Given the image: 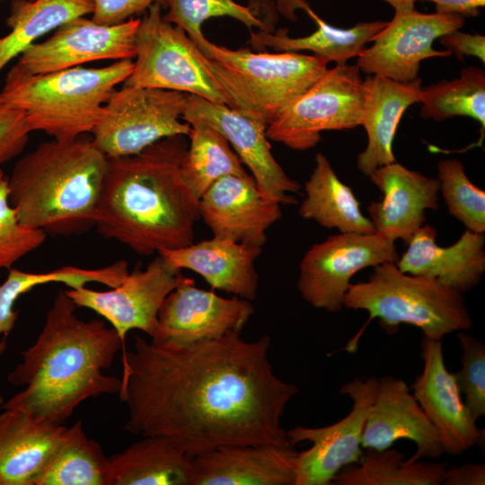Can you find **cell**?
I'll use <instances>...</instances> for the list:
<instances>
[{
	"instance_id": "cell-1",
	"label": "cell",
	"mask_w": 485,
	"mask_h": 485,
	"mask_svg": "<svg viewBox=\"0 0 485 485\" xmlns=\"http://www.w3.org/2000/svg\"><path fill=\"white\" fill-rule=\"evenodd\" d=\"M270 342L230 332L171 348L137 336L122 353L124 429L167 437L191 456L228 445L294 446L281 419L298 387L274 373Z\"/></svg>"
},
{
	"instance_id": "cell-2",
	"label": "cell",
	"mask_w": 485,
	"mask_h": 485,
	"mask_svg": "<svg viewBox=\"0 0 485 485\" xmlns=\"http://www.w3.org/2000/svg\"><path fill=\"white\" fill-rule=\"evenodd\" d=\"M77 306L60 290L46 315L36 341L22 352V360L8 382L23 387L3 409L26 412L35 419L64 426L89 398L116 393L121 380L103 374L126 347L116 330L102 320H81Z\"/></svg>"
},
{
	"instance_id": "cell-3",
	"label": "cell",
	"mask_w": 485,
	"mask_h": 485,
	"mask_svg": "<svg viewBox=\"0 0 485 485\" xmlns=\"http://www.w3.org/2000/svg\"><path fill=\"white\" fill-rule=\"evenodd\" d=\"M185 137L163 138L136 154L107 157L95 221L102 237L143 256L194 242L199 199L180 172Z\"/></svg>"
},
{
	"instance_id": "cell-4",
	"label": "cell",
	"mask_w": 485,
	"mask_h": 485,
	"mask_svg": "<svg viewBox=\"0 0 485 485\" xmlns=\"http://www.w3.org/2000/svg\"><path fill=\"white\" fill-rule=\"evenodd\" d=\"M107 161L87 134L42 142L15 163L9 201L28 227L81 234L95 226Z\"/></svg>"
},
{
	"instance_id": "cell-5",
	"label": "cell",
	"mask_w": 485,
	"mask_h": 485,
	"mask_svg": "<svg viewBox=\"0 0 485 485\" xmlns=\"http://www.w3.org/2000/svg\"><path fill=\"white\" fill-rule=\"evenodd\" d=\"M133 66V59H121L101 67L31 75L14 65L0 94L22 112L31 132L69 140L92 133L104 104L128 78Z\"/></svg>"
},
{
	"instance_id": "cell-6",
	"label": "cell",
	"mask_w": 485,
	"mask_h": 485,
	"mask_svg": "<svg viewBox=\"0 0 485 485\" xmlns=\"http://www.w3.org/2000/svg\"><path fill=\"white\" fill-rule=\"evenodd\" d=\"M196 44L234 108L267 127L328 69V62L314 55L230 49L206 37Z\"/></svg>"
},
{
	"instance_id": "cell-7",
	"label": "cell",
	"mask_w": 485,
	"mask_h": 485,
	"mask_svg": "<svg viewBox=\"0 0 485 485\" xmlns=\"http://www.w3.org/2000/svg\"><path fill=\"white\" fill-rule=\"evenodd\" d=\"M343 306L366 311L368 322L378 319L387 333L409 324L434 340L472 325L462 293L436 279L402 272L394 262L374 267L367 281L351 283Z\"/></svg>"
},
{
	"instance_id": "cell-8",
	"label": "cell",
	"mask_w": 485,
	"mask_h": 485,
	"mask_svg": "<svg viewBox=\"0 0 485 485\" xmlns=\"http://www.w3.org/2000/svg\"><path fill=\"white\" fill-rule=\"evenodd\" d=\"M163 14L162 4L155 3L139 18L133 70L124 84L181 92L234 108L209 69L207 57Z\"/></svg>"
},
{
	"instance_id": "cell-9",
	"label": "cell",
	"mask_w": 485,
	"mask_h": 485,
	"mask_svg": "<svg viewBox=\"0 0 485 485\" xmlns=\"http://www.w3.org/2000/svg\"><path fill=\"white\" fill-rule=\"evenodd\" d=\"M186 101L184 93L124 84L104 104L92 139L107 157H120L168 137H189L191 127L182 120Z\"/></svg>"
},
{
	"instance_id": "cell-10",
	"label": "cell",
	"mask_w": 485,
	"mask_h": 485,
	"mask_svg": "<svg viewBox=\"0 0 485 485\" xmlns=\"http://www.w3.org/2000/svg\"><path fill=\"white\" fill-rule=\"evenodd\" d=\"M363 101L359 68L336 64L276 116L266 128L267 137L293 150L311 149L322 131L361 126Z\"/></svg>"
},
{
	"instance_id": "cell-11",
	"label": "cell",
	"mask_w": 485,
	"mask_h": 485,
	"mask_svg": "<svg viewBox=\"0 0 485 485\" xmlns=\"http://www.w3.org/2000/svg\"><path fill=\"white\" fill-rule=\"evenodd\" d=\"M395 242L377 233H340L313 244L299 267L297 288L303 299L317 309L340 311L358 271L399 259Z\"/></svg>"
},
{
	"instance_id": "cell-12",
	"label": "cell",
	"mask_w": 485,
	"mask_h": 485,
	"mask_svg": "<svg viewBox=\"0 0 485 485\" xmlns=\"http://www.w3.org/2000/svg\"><path fill=\"white\" fill-rule=\"evenodd\" d=\"M377 382L375 377L356 378L341 387V394L350 398L352 407L339 421L322 428L298 426L287 430L292 445L312 444L296 453L295 485H330L343 468L360 462L363 429L375 398Z\"/></svg>"
},
{
	"instance_id": "cell-13",
	"label": "cell",
	"mask_w": 485,
	"mask_h": 485,
	"mask_svg": "<svg viewBox=\"0 0 485 485\" xmlns=\"http://www.w3.org/2000/svg\"><path fill=\"white\" fill-rule=\"evenodd\" d=\"M464 18L457 14L423 13L415 8L395 11L357 57V66L368 75L408 83L418 77L420 62L428 57H448L449 50H436L433 42L440 36L460 30Z\"/></svg>"
},
{
	"instance_id": "cell-14",
	"label": "cell",
	"mask_w": 485,
	"mask_h": 485,
	"mask_svg": "<svg viewBox=\"0 0 485 485\" xmlns=\"http://www.w3.org/2000/svg\"><path fill=\"white\" fill-rule=\"evenodd\" d=\"M181 276L180 269L157 253L145 269L128 272L110 290L98 291L84 286L65 291L77 307L91 309L109 322L125 344L131 330L154 335L159 311Z\"/></svg>"
},
{
	"instance_id": "cell-15",
	"label": "cell",
	"mask_w": 485,
	"mask_h": 485,
	"mask_svg": "<svg viewBox=\"0 0 485 485\" xmlns=\"http://www.w3.org/2000/svg\"><path fill=\"white\" fill-rule=\"evenodd\" d=\"M253 313L251 301L198 288L192 278L182 275L159 311L151 341L181 348L230 332L241 333Z\"/></svg>"
},
{
	"instance_id": "cell-16",
	"label": "cell",
	"mask_w": 485,
	"mask_h": 485,
	"mask_svg": "<svg viewBox=\"0 0 485 485\" xmlns=\"http://www.w3.org/2000/svg\"><path fill=\"white\" fill-rule=\"evenodd\" d=\"M139 18L108 25L86 16L65 22L46 40L35 42L16 66L31 74H46L98 60L134 59Z\"/></svg>"
},
{
	"instance_id": "cell-17",
	"label": "cell",
	"mask_w": 485,
	"mask_h": 485,
	"mask_svg": "<svg viewBox=\"0 0 485 485\" xmlns=\"http://www.w3.org/2000/svg\"><path fill=\"white\" fill-rule=\"evenodd\" d=\"M182 120L189 124H207L222 134L249 168L257 189L265 198L279 204L296 203L290 193H298L301 186L274 158L266 124L235 108L192 94H187Z\"/></svg>"
},
{
	"instance_id": "cell-18",
	"label": "cell",
	"mask_w": 485,
	"mask_h": 485,
	"mask_svg": "<svg viewBox=\"0 0 485 485\" xmlns=\"http://www.w3.org/2000/svg\"><path fill=\"white\" fill-rule=\"evenodd\" d=\"M423 368L411 392L437 431L445 453L460 455L476 445L482 431L462 399L455 375L448 371L441 340H421Z\"/></svg>"
},
{
	"instance_id": "cell-19",
	"label": "cell",
	"mask_w": 485,
	"mask_h": 485,
	"mask_svg": "<svg viewBox=\"0 0 485 485\" xmlns=\"http://www.w3.org/2000/svg\"><path fill=\"white\" fill-rule=\"evenodd\" d=\"M401 439L410 440L416 446L415 453L405 460L406 463L424 458L437 459L445 454L437 431L406 382L385 375L378 379L375 398L364 426L361 446L384 450Z\"/></svg>"
},
{
	"instance_id": "cell-20",
	"label": "cell",
	"mask_w": 485,
	"mask_h": 485,
	"mask_svg": "<svg viewBox=\"0 0 485 485\" xmlns=\"http://www.w3.org/2000/svg\"><path fill=\"white\" fill-rule=\"evenodd\" d=\"M199 214L215 237L262 247L282 210L281 204L260 193L253 178L228 175L201 196Z\"/></svg>"
},
{
	"instance_id": "cell-21",
	"label": "cell",
	"mask_w": 485,
	"mask_h": 485,
	"mask_svg": "<svg viewBox=\"0 0 485 485\" xmlns=\"http://www.w3.org/2000/svg\"><path fill=\"white\" fill-rule=\"evenodd\" d=\"M369 178L383 194L367 208L375 233L407 244L424 225L426 210L438 208L439 181L397 162L378 167Z\"/></svg>"
},
{
	"instance_id": "cell-22",
	"label": "cell",
	"mask_w": 485,
	"mask_h": 485,
	"mask_svg": "<svg viewBox=\"0 0 485 485\" xmlns=\"http://www.w3.org/2000/svg\"><path fill=\"white\" fill-rule=\"evenodd\" d=\"M294 446H222L192 456L191 485H295Z\"/></svg>"
},
{
	"instance_id": "cell-23",
	"label": "cell",
	"mask_w": 485,
	"mask_h": 485,
	"mask_svg": "<svg viewBox=\"0 0 485 485\" xmlns=\"http://www.w3.org/2000/svg\"><path fill=\"white\" fill-rule=\"evenodd\" d=\"M437 231L423 225L395 262L402 272L424 276L464 293L476 287L485 272V235L469 229L452 245L436 243Z\"/></svg>"
},
{
	"instance_id": "cell-24",
	"label": "cell",
	"mask_w": 485,
	"mask_h": 485,
	"mask_svg": "<svg viewBox=\"0 0 485 485\" xmlns=\"http://www.w3.org/2000/svg\"><path fill=\"white\" fill-rule=\"evenodd\" d=\"M262 247L227 238L194 242L187 246L158 252L172 267L190 269L213 288L251 301L257 296L259 274L255 261Z\"/></svg>"
},
{
	"instance_id": "cell-25",
	"label": "cell",
	"mask_w": 485,
	"mask_h": 485,
	"mask_svg": "<svg viewBox=\"0 0 485 485\" xmlns=\"http://www.w3.org/2000/svg\"><path fill=\"white\" fill-rule=\"evenodd\" d=\"M361 126L367 135L366 149L358 154V170L370 176L378 167L396 162L392 142L398 124L408 107L419 102L421 79L402 83L372 75L363 81Z\"/></svg>"
},
{
	"instance_id": "cell-26",
	"label": "cell",
	"mask_w": 485,
	"mask_h": 485,
	"mask_svg": "<svg viewBox=\"0 0 485 485\" xmlns=\"http://www.w3.org/2000/svg\"><path fill=\"white\" fill-rule=\"evenodd\" d=\"M65 426L40 422L24 411L0 413V485H38Z\"/></svg>"
},
{
	"instance_id": "cell-27",
	"label": "cell",
	"mask_w": 485,
	"mask_h": 485,
	"mask_svg": "<svg viewBox=\"0 0 485 485\" xmlns=\"http://www.w3.org/2000/svg\"><path fill=\"white\" fill-rule=\"evenodd\" d=\"M192 456L172 440L145 436L109 457L107 485H191Z\"/></svg>"
},
{
	"instance_id": "cell-28",
	"label": "cell",
	"mask_w": 485,
	"mask_h": 485,
	"mask_svg": "<svg viewBox=\"0 0 485 485\" xmlns=\"http://www.w3.org/2000/svg\"><path fill=\"white\" fill-rule=\"evenodd\" d=\"M305 198L298 214L340 233L374 234V225L360 208L353 190L335 173L326 156L318 153L315 166L304 184Z\"/></svg>"
},
{
	"instance_id": "cell-29",
	"label": "cell",
	"mask_w": 485,
	"mask_h": 485,
	"mask_svg": "<svg viewBox=\"0 0 485 485\" xmlns=\"http://www.w3.org/2000/svg\"><path fill=\"white\" fill-rule=\"evenodd\" d=\"M314 20L317 30L308 36L292 38L280 30L251 32L249 42L254 47H269L278 52L311 51L329 62L345 64L357 57L366 44L383 30L387 22H359L349 29L336 28L325 22L301 0H293Z\"/></svg>"
},
{
	"instance_id": "cell-30",
	"label": "cell",
	"mask_w": 485,
	"mask_h": 485,
	"mask_svg": "<svg viewBox=\"0 0 485 485\" xmlns=\"http://www.w3.org/2000/svg\"><path fill=\"white\" fill-rule=\"evenodd\" d=\"M93 10L91 0H13L6 19L10 31L0 37V73L41 36Z\"/></svg>"
},
{
	"instance_id": "cell-31",
	"label": "cell",
	"mask_w": 485,
	"mask_h": 485,
	"mask_svg": "<svg viewBox=\"0 0 485 485\" xmlns=\"http://www.w3.org/2000/svg\"><path fill=\"white\" fill-rule=\"evenodd\" d=\"M190 125V144L182 156L180 172L188 188L198 199L225 176L253 178L246 172L225 137L216 129L202 122Z\"/></svg>"
},
{
	"instance_id": "cell-32",
	"label": "cell",
	"mask_w": 485,
	"mask_h": 485,
	"mask_svg": "<svg viewBox=\"0 0 485 485\" xmlns=\"http://www.w3.org/2000/svg\"><path fill=\"white\" fill-rule=\"evenodd\" d=\"M109 457L77 420L66 428L38 485H107Z\"/></svg>"
},
{
	"instance_id": "cell-33",
	"label": "cell",
	"mask_w": 485,
	"mask_h": 485,
	"mask_svg": "<svg viewBox=\"0 0 485 485\" xmlns=\"http://www.w3.org/2000/svg\"><path fill=\"white\" fill-rule=\"evenodd\" d=\"M404 454L391 447L366 449L359 464L348 466L332 480L335 485H440L445 463L419 460L406 463Z\"/></svg>"
},
{
	"instance_id": "cell-34",
	"label": "cell",
	"mask_w": 485,
	"mask_h": 485,
	"mask_svg": "<svg viewBox=\"0 0 485 485\" xmlns=\"http://www.w3.org/2000/svg\"><path fill=\"white\" fill-rule=\"evenodd\" d=\"M420 115L439 121L454 116L477 120L485 128V74L480 67L462 69L459 78L421 88ZM484 134V133H483Z\"/></svg>"
},
{
	"instance_id": "cell-35",
	"label": "cell",
	"mask_w": 485,
	"mask_h": 485,
	"mask_svg": "<svg viewBox=\"0 0 485 485\" xmlns=\"http://www.w3.org/2000/svg\"><path fill=\"white\" fill-rule=\"evenodd\" d=\"M108 270L98 269H82L66 266L47 272H27L10 268L6 279L0 284V356L6 349V338L13 330L19 313L13 309L14 303L32 288L48 283H63L70 288L84 287L88 283L105 284Z\"/></svg>"
},
{
	"instance_id": "cell-36",
	"label": "cell",
	"mask_w": 485,
	"mask_h": 485,
	"mask_svg": "<svg viewBox=\"0 0 485 485\" xmlns=\"http://www.w3.org/2000/svg\"><path fill=\"white\" fill-rule=\"evenodd\" d=\"M439 191L449 213L466 229L485 232V191L473 184L457 159L441 160L437 163Z\"/></svg>"
},
{
	"instance_id": "cell-37",
	"label": "cell",
	"mask_w": 485,
	"mask_h": 485,
	"mask_svg": "<svg viewBox=\"0 0 485 485\" xmlns=\"http://www.w3.org/2000/svg\"><path fill=\"white\" fill-rule=\"evenodd\" d=\"M163 4L167 6V12L163 14V19L181 28L195 43L205 37L201 29L204 22L214 17H232L250 30L272 29L250 7L234 0H163Z\"/></svg>"
},
{
	"instance_id": "cell-38",
	"label": "cell",
	"mask_w": 485,
	"mask_h": 485,
	"mask_svg": "<svg viewBox=\"0 0 485 485\" xmlns=\"http://www.w3.org/2000/svg\"><path fill=\"white\" fill-rule=\"evenodd\" d=\"M47 234L24 225L11 205L8 177L0 169V269L13 267L19 260L35 251Z\"/></svg>"
},
{
	"instance_id": "cell-39",
	"label": "cell",
	"mask_w": 485,
	"mask_h": 485,
	"mask_svg": "<svg viewBox=\"0 0 485 485\" xmlns=\"http://www.w3.org/2000/svg\"><path fill=\"white\" fill-rule=\"evenodd\" d=\"M462 368L454 374L464 403L478 419L485 415V345L467 333L459 331Z\"/></svg>"
},
{
	"instance_id": "cell-40",
	"label": "cell",
	"mask_w": 485,
	"mask_h": 485,
	"mask_svg": "<svg viewBox=\"0 0 485 485\" xmlns=\"http://www.w3.org/2000/svg\"><path fill=\"white\" fill-rule=\"evenodd\" d=\"M31 132L22 112L6 103L0 94V165L23 151Z\"/></svg>"
},
{
	"instance_id": "cell-41",
	"label": "cell",
	"mask_w": 485,
	"mask_h": 485,
	"mask_svg": "<svg viewBox=\"0 0 485 485\" xmlns=\"http://www.w3.org/2000/svg\"><path fill=\"white\" fill-rule=\"evenodd\" d=\"M93 5L92 19L101 24L114 25L145 13L155 3L163 0H91Z\"/></svg>"
},
{
	"instance_id": "cell-42",
	"label": "cell",
	"mask_w": 485,
	"mask_h": 485,
	"mask_svg": "<svg viewBox=\"0 0 485 485\" xmlns=\"http://www.w3.org/2000/svg\"><path fill=\"white\" fill-rule=\"evenodd\" d=\"M440 43L447 50L454 53L458 59L463 60V56H474L485 62V37L481 34H471L452 31L439 38Z\"/></svg>"
},
{
	"instance_id": "cell-43",
	"label": "cell",
	"mask_w": 485,
	"mask_h": 485,
	"mask_svg": "<svg viewBox=\"0 0 485 485\" xmlns=\"http://www.w3.org/2000/svg\"><path fill=\"white\" fill-rule=\"evenodd\" d=\"M445 485H484V463H464L445 469L443 483Z\"/></svg>"
},
{
	"instance_id": "cell-44",
	"label": "cell",
	"mask_w": 485,
	"mask_h": 485,
	"mask_svg": "<svg viewBox=\"0 0 485 485\" xmlns=\"http://www.w3.org/2000/svg\"><path fill=\"white\" fill-rule=\"evenodd\" d=\"M415 2L418 0H414ZM424 1V0H421ZM435 4L436 13L441 14H457L463 18L476 17L479 9L485 5V0H425Z\"/></svg>"
},
{
	"instance_id": "cell-45",
	"label": "cell",
	"mask_w": 485,
	"mask_h": 485,
	"mask_svg": "<svg viewBox=\"0 0 485 485\" xmlns=\"http://www.w3.org/2000/svg\"><path fill=\"white\" fill-rule=\"evenodd\" d=\"M389 4L395 11L408 10L414 7V0H384Z\"/></svg>"
},
{
	"instance_id": "cell-46",
	"label": "cell",
	"mask_w": 485,
	"mask_h": 485,
	"mask_svg": "<svg viewBox=\"0 0 485 485\" xmlns=\"http://www.w3.org/2000/svg\"><path fill=\"white\" fill-rule=\"evenodd\" d=\"M0 403H2V398L0 397Z\"/></svg>"
}]
</instances>
